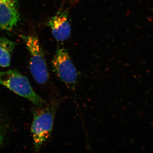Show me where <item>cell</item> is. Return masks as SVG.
Returning a JSON list of instances; mask_svg holds the SVG:
<instances>
[{
    "label": "cell",
    "mask_w": 153,
    "mask_h": 153,
    "mask_svg": "<svg viewBox=\"0 0 153 153\" xmlns=\"http://www.w3.org/2000/svg\"><path fill=\"white\" fill-rule=\"evenodd\" d=\"M56 107L54 105L39 107L33 113L31 132L34 146L38 151L49 138L54 124Z\"/></svg>",
    "instance_id": "cell-1"
},
{
    "label": "cell",
    "mask_w": 153,
    "mask_h": 153,
    "mask_svg": "<svg viewBox=\"0 0 153 153\" xmlns=\"http://www.w3.org/2000/svg\"><path fill=\"white\" fill-rule=\"evenodd\" d=\"M0 84L38 107L46 104L45 100L33 90L28 78L16 70L0 72Z\"/></svg>",
    "instance_id": "cell-2"
},
{
    "label": "cell",
    "mask_w": 153,
    "mask_h": 153,
    "mask_svg": "<svg viewBox=\"0 0 153 153\" xmlns=\"http://www.w3.org/2000/svg\"><path fill=\"white\" fill-rule=\"evenodd\" d=\"M30 52V71L39 84H44L49 79V72L43 49L38 38L35 36H22Z\"/></svg>",
    "instance_id": "cell-3"
},
{
    "label": "cell",
    "mask_w": 153,
    "mask_h": 153,
    "mask_svg": "<svg viewBox=\"0 0 153 153\" xmlns=\"http://www.w3.org/2000/svg\"><path fill=\"white\" fill-rule=\"evenodd\" d=\"M52 64L54 72L60 80L68 87L74 88L78 73L66 48L61 47L57 49Z\"/></svg>",
    "instance_id": "cell-4"
},
{
    "label": "cell",
    "mask_w": 153,
    "mask_h": 153,
    "mask_svg": "<svg viewBox=\"0 0 153 153\" xmlns=\"http://www.w3.org/2000/svg\"><path fill=\"white\" fill-rule=\"evenodd\" d=\"M18 0H0V30L11 31L20 21Z\"/></svg>",
    "instance_id": "cell-5"
},
{
    "label": "cell",
    "mask_w": 153,
    "mask_h": 153,
    "mask_svg": "<svg viewBox=\"0 0 153 153\" xmlns=\"http://www.w3.org/2000/svg\"><path fill=\"white\" fill-rule=\"evenodd\" d=\"M68 16V10H61L57 12L48 22L52 35L57 41H65L70 37L71 27Z\"/></svg>",
    "instance_id": "cell-6"
},
{
    "label": "cell",
    "mask_w": 153,
    "mask_h": 153,
    "mask_svg": "<svg viewBox=\"0 0 153 153\" xmlns=\"http://www.w3.org/2000/svg\"><path fill=\"white\" fill-rule=\"evenodd\" d=\"M16 43L5 37H0V66L7 67L10 64L11 57Z\"/></svg>",
    "instance_id": "cell-7"
},
{
    "label": "cell",
    "mask_w": 153,
    "mask_h": 153,
    "mask_svg": "<svg viewBox=\"0 0 153 153\" xmlns=\"http://www.w3.org/2000/svg\"><path fill=\"white\" fill-rule=\"evenodd\" d=\"M5 135V129L4 123L0 119V147L4 143Z\"/></svg>",
    "instance_id": "cell-8"
},
{
    "label": "cell",
    "mask_w": 153,
    "mask_h": 153,
    "mask_svg": "<svg viewBox=\"0 0 153 153\" xmlns=\"http://www.w3.org/2000/svg\"><path fill=\"white\" fill-rule=\"evenodd\" d=\"M76 1H77V0H68V1L69 2L73 3V4H74Z\"/></svg>",
    "instance_id": "cell-9"
}]
</instances>
